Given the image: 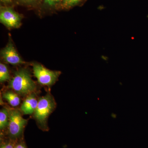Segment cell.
Listing matches in <instances>:
<instances>
[{"label": "cell", "mask_w": 148, "mask_h": 148, "mask_svg": "<svg viewBox=\"0 0 148 148\" xmlns=\"http://www.w3.org/2000/svg\"><path fill=\"white\" fill-rule=\"evenodd\" d=\"M21 2L27 4H31L36 1L37 0H20Z\"/></svg>", "instance_id": "cell-15"}, {"label": "cell", "mask_w": 148, "mask_h": 148, "mask_svg": "<svg viewBox=\"0 0 148 148\" xmlns=\"http://www.w3.org/2000/svg\"><path fill=\"white\" fill-rule=\"evenodd\" d=\"M1 56L5 62L12 65L25 63L18 55L11 41H9L5 47L1 49Z\"/></svg>", "instance_id": "cell-6"}, {"label": "cell", "mask_w": 148, "mask_h": 148, "mask_svg": "<svg viewBox=\"0 0 148 148\" xmlns=\"http://www.w3.org/2000/svg\"><path fill=\"white\" fill-rule=\"evenodd\" d=\"M82 0H64L63 5L66 8H70L78 4Z\"/></svg>", "instance_id": "cell-11"}, {"label": "cell", "mask_w": 148, "mask_h": 148, "mask_svg": "<svg viewBox=\"0 0 148 148\" xmlns=\"http://www.w3.org/2000/svg\"><path fill=\"white\" fill-rule=\"evenodd\" d=\"M9 113L8 134L11 140H14L22 136L27 121L23 118L17 110H9Z\"/></svg>", "instance_id": "cell-3"}, {"label": "cell", "mask_w": 148, "mask_h": 148, "mask_svg": "<svg viewBox=\"0 0 148 148\" xmlns=\"http://www.w3.org/2000/svg\"><path fill=\"white\" fill-rule=\"evenodd\" d=\"M9 110L6 108H3L0 111V129L3 130L8 127L9 117Z\"/></svg>", "instance_id": "cell-9"}, {"label": "cell", "mask_w": 148, "mask_h": 148, "mask_svg": "<svg viewBox=\"0 0 148 148\" xmlns=\"http://www.w3.org/2000/svg\"><path fill=\"white\" fill-rule=\"evenodd\" d=\"M111 117L113 119L116 118L117 115L116 114L114 113H112L111 114Z\"/></svg>", "instance_id": "cell-17"}, {"label": "cell", "mask_w": 148, "mask_h": 148, "mask_svg": "<svg viewBox=\"0 0 148 148\" xmlns=\"http://www.w3.org/2000/svg\"><path fill=\"white\" fill-rule=\"evenodd\" d=\"M46 5L50 7H54L61 3L63 4L64 0H43Z\"/></svg>", "instance_id": "cell-12"}, {"label": "cell", "mask_w": 148, "mask_h": 148, "mask_svg": "<svg viewBox=\"0 0 148 148\" xmlns=\"http://www.w3.org/2000/svg\"><path fill=\"white\" fill-rule=\"evenodd\" d=\"M15 143L14 140L7 141L1 144L0 148H13Z\"/></svg>", "instance_id": "cell-13"}, {"label": "cell", "mask_w": 148, "mask_h": 148, "mask_svg": "<svg viewBox=\"0 0 148 148\" xmlns=\"http://www.w3.org/2000/svg\"><path fill=\"white\" fill-rule=\"evenodd\" d=\"M12 1V0H1V2L5 4L9 3L11 2Z\"/></svg>", "instance_id": "cell-16"}, {"label": "cell", "mask_w": 148, "mask_h": 148, "mask_svg": "<svg viewBox=\"0 0 148 148\" xmlns=\"http://www.w3.org/2000/svg\"><path fill=\"white\" fill-rule=\"evenodd\" d=\"M8 87L21 96L33 93L36 89V85L32 79L30 73L26 69H21L14 73L9 82Z\"/></svg>", "instance_id": "cell-1"}, {"label": "cell", "mask_w": 148, "mask_h": 148, "mask_svg": "<svg viewBox=\"0 0 148 148\" xmlns=\"http://www.w3.org/2000/svg\"><path fill=\"white\" fill-rule=\"evenodd\" d=\"M56 104L53 97L49 93L40 98L34 113V117L43 129H47V121L49 116L55 108Z\"/></svg>", "instance_id": "cell-2"}, {"label": "cell", "mask_w": 148, "mask_h": 148, "mask_svg": "<svg viewBox=\"0 0 148 148\" xmlns=\"http://www.w3.org/2000/svg\"><path fill=\"white\" fill-rule=\"evenodd\" d=\"M10 80V76L7 66L5 64H0V82L1 83Z\"/></svg>", "instance_id": "cell-10"}, {"label": "cell", "mask_w": 148, "mask_h": 148, "mask_svg": "<svg viewBox=\"0 0 148 148\" xmlns=\"http://www.w3.org/2000/svg\"><path fill=\"white\" fill-rule=\"evenodd\" d=\"M13 148H27L24 142L22 141L15 143Z\"/></svg>", "instance_id": "cell-14"}, {"label": "cell", "mask_w": 148, "mask_h": 148, "mask_svg": "<svg viewBox=\"0 0 148 148\" xmlns=\"http://www.w3.org/2000/svg\"><path fill=\"white\" fill-rule=\"evenodd\" d=\"M33 71L39 83L48 86H51L55 83L60 74V72L48 70L37 63L33 64Z\"/></svg>", "instance_id": "cell-4"}, {"label": "cell", "mask_w": 148, "mask_h": 148, "mask_svg": "<svg viewBox=\"0 0 148 148\" xmlns=\"http://www.w3.org/2000/svg\"><path fill=\"white\" fill-rule=\"evenodd\" d=\"M38 101L34 93L27 95L21 106V110L24 114H31L34 113L38 104Z\"/></svg>", "instance_id": "cell-7"}, {"label": "cell", "mask_w": 148, "mask_h": 148, "mask_svg": "<svg viewBox=\"0 0 148 148\" xmlns=\"http://www.w3.org/2000/svg\"><path fill=\"white\" fill-rule=\"evenodd\" d=\"M20 14L11 8H1L0 11L1 23L8 28H18L21 24Z\"/></svg>", "instance_id": "cell-5"}, {"label": "cell", "mask_w": 148, "mask_h": 148, "mask_svg": "<svg viewBox=\"0 0 148 148\" xmlns=\"http://www.w3.org/2000/svg\"><path fill=\"white\" fill-rule=\"evenodd\" d=\"M3 97L12 107H17L20 104V98L18 94L12 90H8L4 92Z\"/></svg>", "instance_id": "cell-8"}]
</instances>
